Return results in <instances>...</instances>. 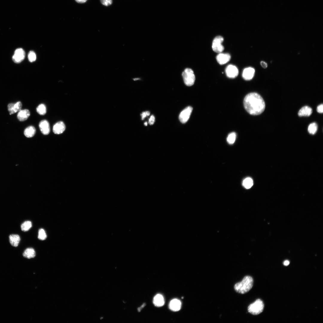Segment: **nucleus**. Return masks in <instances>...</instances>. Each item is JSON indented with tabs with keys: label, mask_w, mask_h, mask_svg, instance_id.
Here are the masks:
<instances>
[{
	"label": "nucleus",
	"mask_w": 323,
	"mask_h": 323,
	"mask_svg": "<svg viewBox=\"0 0 323 323\" xmlns=\"http://www.w3.org/2000/svg\"><path fill=\"white\" fill-rule=\"evenodd\" d=\"M244 106L246 110L250 115H257L264 111L265 104L261 96L255 92L248 94L243 100Z\"/></svg>",
	"instance_id": "1"
},
{
	"label": "nucleus",
	"mask_w": 323,
	"mask_h": 323,
	"mask_svg": "<svg viewBox=\"0 0 323 323\" xmlns=\"http://www.w3.org/2000/svg\"><path fill=\"white\" fill-rule=\"evenodd\" d=\"M253 284V278L250 276H246L244 277L242 281L235 284L234 289L237 292L244 294L252 289Z\"/></svg>",
	"instance_id": "2"
},
{
	"label": "nucleus",
	"mask_w": 323,
	"mask_h": 323,
	"mask_svg": "<svg viewBox=\"0 0 323 323\" xmlns=\"http://www.w3.org/2000/svg\"><path fill=\"white\" fill-rule=\"evenodd\" d=\"M264 307V305L263 301L260 299H258L248 306V310L251 314L256 315L263 312Z\"/></svg>",
	"instance_id": "3"
},
{
	"label": "nucleus",
	"mask_w": 323,
	"mask_h": 323,
	"mask_svg": "<svg viewBox=\"0 0 323 323\" xmlns=\"http://www.w3.org/2000/svg\"><path fill=\"white\" fill-rule=\"evenodd\" d=\"M184 82L187 86H191L194 83L195 77L193 71L191 68H186L182 73Z\"/></svg>",
	"instance_id": "4"
},
{
	"label": "nucleus",
	"mask_w": 323,
	"mask_h": 323,
	"mask_svg": "<svg viewBox=\"0 0 323 323\" xmlns=\"http://www.w3.org/2000/svg\"><path fill=\"white\" fill-rule=\"evenodd\" d=\"M224 40L223 37L220 36L215 37L212 43V48L213 51L217 53H221L224 48L222 44Z\"/></svg>",
	"instance_id": "5"
},
{
	"label": "nucleus",
	"mask_w": 323,
	"mask_h": 323,
	"mask_svg": "<svg viewBox=\"0 0 323 323\" xmlns=\"http://www.w3.org/2000/svg\"><path fill=\"white\" fill-rule=\"evenodd\" d=\"M192 110V107L191 106H188L181 112L179 115V119L181 123L184 124L188 121Z\"/></svg>",
	"instance_id": "6"
},
{
	"label": "nucleus",
	"mask_w": 323,
	"mask_h": 323,
	"mask_svg": "<svg viewBox=\"0 0 323 323\" xmlns=\"http://www.w3.org/2000/svg\"><path fill=\"white\" fill-rule=\"evenodd\" d=\"M25 52L22 48H18L16 50L13 56L12 59L14 62L19 63L25 58Z\"/></svg>",
	"instance_id": "7"
},
{
	"label": "nucleus",
	"mask_w": 323,
	"mask_h": 323,
	"mask_svg": "<svg viewBox=\"0 0 323 323\" xmlns=\"http://www.w3.org/2000/svg\"><path fill=\"white\" fill-rule=\"evenodd\" d=\"M227 76L230 78H234L237 76L238 74V70L235 66L232 65H228L226 68L225 70Z\"/></svg>",
	"instance_id": "8"
},
{
	"label": "nucleus",
	"mask_w": 323,
	"mask_h": 323,
	"mask_svg": "<svg viewBox=\"0 0 323 323\" xmlns=\"http://www.w3.org/2000/svg\"><path fill=\"white\" fill-rule=\"evenodd\" d=\"M218 63L220 65H223L229 61L230 55L228 53H220L216 57Z\"/></svg>",
	"instance_id": "9"
},
{
	"label": "nucleus",
	"mask_w": 323,
	"mask_h": 323,
	"mask_svg": "<svg viewBox=\"0 0 323 323\" xmlns=\"http://www.w3.org/2000/svg\"><path fill=\"white\" fill-rule=\"evenodd\" d=\"M39 128L42 133L45 135H47L50 132V127L49 122L45 120L41 121L39 124Z\"/></svg>",
	"instance_id": "10"
},
{
	"label": "nucleus",
	"mask_w": 323,
	"mask_h": 323,
	"mask_svg": "<svg viewBox=\"0 0 323 323\" xmlns=\"http://www.w3.org/2000/svg\"><path fill=\"white\" fill-rule=\"evenodd\" d=\"M255 70L252 67H248L245 68L243 72L242 77L243 78L246 80L252 79L254 75Z\"/></svg>",
	"instance_id": "11"
},
{
	"label": "nucleus",
	"mask_w": 323,
	"mask_h": 323,
	"mask_svg": "<svg viewBox=\"0 0 323 323\" xmlns=\"http://www.w3.org/2000/svg\"><path fill=\"white\" fill-rule=\"evenodd\" d=\"M65 129V126L62 121H59L53 126V130L54 133L59 134L63 133Z\"/></svg>",
	"instance_id": "12"
},
{
	"label": "nucleus",
	"mask_w": 323,
	"mask_h": 323,
	"mask_svg": "<svg viewBox=\"0 0 323 323\" xmlns=\"http://www.w3.org/2000/svg\"><path fill=\"white\" fill-rule=\"evenodd\" d=\"M169 307L170 310L174 311L179 310L181 307V303L180 301L177 299L172 300L169 304Z\"/></svg>",
	"instance_id": "13"
},
{
	"label": "nucleus",
	"mask_w": 323,
	"mask_h": 323,
	"mask_svg": "<svg viewBox=\"0 0 323 323\" xmlns=\"http://www.w3.org/2000/svg\"><path fill=\"white\" fill-rule=\"evenodd\" d=\"M30 115V112L28 109L21 110L19 112L17 118L20 121H23L27 120Z\"/></svg>",
	"instance_id": "14"
},
{
	"label": "nucleus",
	"mask_w": 323,
	"mask_h": 323,
	"mask_svg": "<svg viewBox=\"0 0 323 323\" xmlns=\"http://www.w3.org/2000/svg\"><path fill=\"white\" fill-rule=\"evenodd\" d=\"M9 238L10 243L11 246L15 247L18 246L20 240V237L19 235L11 234L9 235Z\"/></svg>",
	"instance_id": "15"
},
{
	"label": "nucleus",
	"mask_w": 323,
	"mask_h": 323,
	"mask_svg": "<svg viewBox=\"0 0 323 323\" xmlns=\"http://www.w3.org/2000/svg\"><path fill=\"white\" fill-rule=\"evenodd\" d=\"M312 112L311 108L308 106H305L302 107L298 113V115L301 116H309Z\"/></svg>",
	"instance_id": "16"
},
{
	"label": "nucleus",
	"mask_w": 323,
	"mask_h": 323,
	"mask_svg": "<svg viewBox=\"0 0 323 323\" xmlns=\"http://www.w3.org/2000/svg\"><path fill=\"white\" fill-rule=\"evenodd\" d=\"M153 303L154 305L158 307L163 306L164 304V298L162 295L157 294L154 297Z\"/></svg>",
	"instance_id": "17"
},
{
	"label": "nucleus",
	"mask_w": 323,
	"mask_h": 323,
	"mask_svg": "<svg viewBox=\"0 0 323 323\" xmlns=\"http://www.w3.org/2000/svg\"><path fill=\"white\" fill-rule=\"evenodd\" d=\"M25 258L30 259L34 258L36 255V252L34 249L32 248H27L22 254Z\"/></svg>",
	"instance_id": "18"
},
{
	"label": "nucleus",
	"mask_w": 323,
	"mask_h": 323,
	"mask_svg": "<svg viewBox=\"0 0 323 323\" xmlns=\"http://www.w3.org/2000/svg\"><path fill=\"white\" fill-rule=\"evenodd\" d=\"M36 130L35 128L33 126H30L26 128L24 131L25 136L27 138H31L35 134Z\"/></svg>",
	"instance_id": "19"
},
{
	"label": "nucleus",
	"mask_w": 323,
	"mask_h": 323,
	"mask_svg": "<svg viewBox=\"0 0 323 323\" xmlns=\"http://www.w3.org/2000/svg\"><path fill=\"white\" fill-rule=\"evenodd\" d=\"M32 223L30 221H26L23 222L21 226V230L23 231H28L32 227Z\"/></svg>",
	"instance_id": "20"
},
{
	"label": "nucleus",
	"mask_w": 323,
	"mask_h": 323,
	"mask_svg": "<svg viewBox=\"0 0 323 323\" xmlns=\"http://www.w3.org/2000/svg\"><path fill=\"white\" fill-rule=\"evenodd\" d=\"M252 179L250 177H248L245 179L243 183V186L246 189L250 188L253 185Z\"/></svg>",
	"instance_id": "21"
},
{
	"label": "nucleus",
	"mask_w": 323,
	"mask_h": 323,
	"mask_svg": "<svg viewBox=\"0 0 323 323\" xmlns=\"http://www.w3.org/2000/svg\"><path fill=\"white\" fill-rule=\"evenodd\" d=\"M318 126L315 123L310 124L308 126V130L309 132L311 134H315L317 130Z\"/></svg>",
	"instance_id": "22"
},
{
	"label": "nucleus",
	"mask_w": 323,
	"mask_h": 323,
	"mask_svg": "<svg viewBox=\"0 0 323 323\" xmlns=\"http://www.w3.org/2000/svg\"><path fill=\"white\" fill-rule=\"evenodd\" d=\"M36 110L39 115H44L46 114V106L43 104H41L37 107Z\"/></svg>",
	"instance_id": "23"
},
{
	"label": "nucleus",
	"mask_w": 323,
	"mask_h": 323,
	"mask_svg": "<svg viewBox=\"0 0 323 323\" xmlns=\"http://www.w3.org/2000/svg\"><path fill=\"white\" fill-rule=\"evenodd\" d=\"M236 137V134L235 132H232L229 134L227 138L228 143L230 144H233L235 142Z\"/></svg>",
	"instance_id": "24"
},
{
	"label": "nucleus",
	"mask_w": 323,
	"mask_h": 323,
	"mask_svg": "<svg viewBox=\"0 0 323 323\" xmlns=\"http://www.w3.org/2000/svg\"><path fill=\"white\" fill-rule=\"evenodd\" d=\"M38 238L41 240H44L47 237V235L45 230L42 228L39 229L38 232Z\"/></svg>",
	"instance_id": "25"
},
{
	"label": "nucleus",
	"mask_w": 323,
	"mask_h": 323,
	"mask_svg": "<svg viewBox=\"0 0 323 323\" xmlns=\"http://www.w3.org/2000/svg\"><path fill=\"white\" fill-rule=\"evenodd\" d=\"M28 58L31 62L35 61L36 59V55L35 52L33 51H30L28 53Z\"/></svg>",
	"instance_id": "26"
},
{
	"label": "nucleus",
	"mask_w": 323,
	"mask_h": 323,
	"mask_svg": "<svg viewBox=\"0 0 323 323\" xmlns=\"http://www.w3.org/2000/svg\"><path fill=\"white\" fill-rule=\"evenodd\" d=\"M22 106V103L20 101H18L15 103H14L13 108L15 113L21 110Z\"/></svg>",
	"instance_id": "27"
},
{
	"label": "nucleus",
	"mask_w": 323,
	"mask_h": 323,
	"mask_svg": "<svg viewBox=\"0 0 323 323\" xmlns=\"http://www.w3.org/2000/svg\"><path fill=\"white\" fill-rule=\"evenodd\" d=\"M14 103H11L7 105V109L10 115L13 114L15 113L14 110Z\"/></svg>",
	"instance_id": "28"
},
{
	"label": "nucleus",
	"mask_w": 323,
	"mask_h": 323,
	"mask_svg": "<svg viewBox=\"0 0 323 323\" xmlns=\"http://www.w3.org/2000/svg\"><path fill=\"white\" fill-rule=\"evenodd\" d=\"M100 1L103 5L106 6L111 5L112 3V0H100Z\"/></svg>",
	"instance_id": "29"
},
{
	"label": "nucleus",
	"mask_w": 323,
	"mask_h": 323,
	"mask_svg": "<svg viewBox=\"0 0 323 323\" xmlns=\"http://www.w3.org/2000/svg\"><path fill=\"white\" fill-rule=\"evenodd\" d=\"M155 121V118L154 116L153 115H152L149 120V124L150 125H153V124Z\"/></svg>",
	"instance_id": "30"
},
{
	"label": "nucleus",
	"mask_w": 323,
	"mask_h": 323,
	"mask_svg": "<svg viewBox=\"0 0 323 323\" xmlns=\"http://www.w3.org/2000/svg\"><path fill=\"white\" fill-rule=\"evenodd\" d=\"M323 105L322 104L318 106L317 108V111L319 113H322L323 112Z\"/></svg>",
	"instance_id": "31"
},
{
	"label": "nucleus",
	"mask_w": 323,
	"mask_h": 323,
	"mask_svg": "<svg viewBox=\"0 0 323 323\" xmlns=\"http://www.w3.org/2000/svg\"><path fill=\"white\" fill-rule=\"evenodd\" d=\"M260 64L264 68H266L267 66V63L264 61H261L260 62Z\"/></svg>",
	"instance_id": "32"
},
{
	"label": "nucleus",
	"mask_w": 323,
	"mask_h": 323,
	"mask_svg": "<svg viewBox=\"0 0 323 323\" xmlns=\"http://www.w3.org/2000/svg\"><path fill=\"white\" fill-rule=\"evenodd\" d=\"M142 120H143L147 116L145 112H143L141 114Z\"/></svg>",
	"instance_id": "33"
},
{
	"label": "nucleus",
	"mask_w": 323,
	"mask_h": 323,
	"mask_svg": "<svg viewBox=\"0 0 323 323\" xmlns=\"http://www.w3.org/2000/svg\"><path fill=\"white\" fill-rule=\"evenodd\" d=\"M146 305L145 303H144L140 307L138 308L137 310L138 312H140L142 308H143Z\"/></svg>",
	"instance_id": "34"
},
{
	"label": "nucleus",
	"mask_w": 323,
	"mask_h": 323,
	"mask_svg": "<svg viewBox=\"0 0 323 323\" xmlns=\"http://www.w3.org/2000/svg\"><path fill=\"white\" fill-rule=\"evenodd\" d=\"M77 3H83L85 2L87 0H75Z\"/></svg>",
	"instance_id": "35"
},
{
	"label": "nucleus",
	"mask_w": 323,
	"mask_h": 323,
	"mask_svg": "<svg viewBox=\"0 0 323 323\" xmlns=\"http://www.w3.org/2000/svg\"><path fill=\"white\" fill-rule=\"evenodd\" d=\"M290 264V262L288 260H286L283 262V264L284 266H287Z\"/></svg>",
	"instance_id": "36"
},
{
	"label": "nucleus",
	"mask_w": 323,
	"mask_h": 323,
	"mask_svg": "<svg viewBox=\"0 0 323 323\" xmlns=\"http://www.w3.org/2000/svg\"><path fill=\"white\" fill-rule=\"evenodd\" d=\"M145 112H146V114L147 116H148L150 115V112L149 111H147Z\"/></svg>",
	"instance_id": "37"
},
{
	"label": "nucleus",
	"mask_w": 323,
	"mask_h": 323,
	"mask_svg": "<svg viewBox=\"0 0 323 323\" xmlns=\"http://www.w3.org/2000/svg\"><path fill=\"white\" fill-rule=\"evenodd\" d=\"M140 79L139 78H134L132 79L134 81H136V80H139Z\"/></svg>",
	"instance_id": "38"
},
{
	"label": "nucleus",
	"mask_w": 323,
	"mask_h": 323,
	"mask_svg": "<svg viewBox=\"0 0 323 323\" xmlns=\"http://www.w3.org/2000/svg\"><path fill=\"white\" fill-rule=\"evenodd\" d=\"M147 122H145V123H144V125H145V126H147Z\"/></svg>",
	"instance_id": "39"
}]
</instances>
